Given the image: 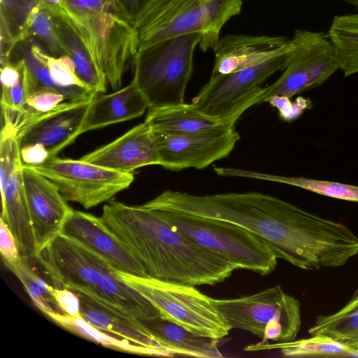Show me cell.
<instances>
[{"instance_id": "6da1fadb", "label": "cell", "mask_w": 358, "mask_h": 358, "mask_svg": "<svg viewBox=\"0 0 358 358\" xmlns=\"http://www.w3.org/2000/svg\"><path fill=\"white\" fill-rule=\"evenodd\" d=\"M143 205L237 224L265 243L278 258L304 270L329 267L343 240L341 223L259 192L195 195L166 190Z\"/></svg>"}, {"instance_id": "7a4b0ae2", "label": "cell", "mask_w": 358, "mask_h": 358, "mask_svg": "<svg viewBox=\"0 0 358 358\" xmlns=\"http://www.w3.org/2000/svg\"><path fill=\"white\" fill-rule=\"evenodd\" d=\"M100 217L149 278L192 286L214 285L237 269L143 204L130 206L111 199L103 206Z\"/></svg>"}, {"instance_id": "3957f363", "label": "cell", "mask_w": 358, "mask_h": 358, "mask_svg": "<svg viewBox=\"0 0 358 358\" xmlns=\"http://www.w3.org/2000/svg\"><path fill=\"white\" fill-rule=\"evenodd\" d=\"M37 260L56 287L87 294L134 318L161 317L146 298L123 281L116 268L71 238L59 234Z\"/></svg>"}, {"instance_id": "277c9868", "label": "cell", "mask_w": 358, "mask_h": 358, "mask_svg": "<svg viewBox=\"0 0 358 358\" xmlns=\"http://www.w3.org/2000/svg\"><path fill=\"white\" fill-rule=\"evenodd\" d=\"M58 5L108 84L113 90H118L138 51L134 26L114 0H61Z\"/></svg>"}, {"instance_id": "5b68a950", "label": "cell", "mask_w": 358, "mask_h": 358, "mask_svg": "<svg viewBox=\"0 0 358 358\" xmlns=\"http://www.w3.org/2000/svg\"><path fill=\"white\" fill-rule=\"evenodd\" d=\"M201 38L199 33L185 34L138 51L133 62V78L148 103V110L184 103L194 51Z\"/></svg>"}, {"instance_id": "8992f818", "label": "cell", "mask_w": 358, "mask_h": 358, "mask_svg": "<svg viewBox=\"0 0 358 358\" xmlns=\"http://www.w3.org/2000/svg\"><path fill=\"white\" fill-rule=\"evenodd\" d=\"M155 210L173 227L237 269L265 275L277 266L274 252L257 236L237 224L182 213Z\"/></svg>"}, {"instance_id": "52a82bcc", "label": "cell", "mask_w": 358, "mask_h": 358, "mask_svg": "<svg viewBox=\"0 0 358 358\" xmlns=\"http://www.w3.org/2000/svg\"><path fill=\"white\" fill-rule=\"evenodd\" d=\"M124 282L146 298L161 317L189 332L220 339L231 329L215 303V299L194 286L139 277L119 271Z\"/></svg>"}, {"instance_id": "ba28073f", "label": "cell", "mask_w": 358, "mask_h": 358, "mask_svg": "<svg viewBox=\"0 0 358 358\" xmlns=\"http://www.w3.org/2000/svg\"><path fill=\"white\" fill-rule=\"evenodd\" d=\"M215 303L231 329L249 331L262 343L294 341L301 328L299 300L278 285L238 298L215 299Z\"/></svg>"}, {"instance_id": "9c48e42d", "label": "cell", "mask_w": 358, "mask_h": 358, "mask_svg": "<svg viewBox=\"0 0 358 358\" xmlns=\"http://www.w3.org/2000/svg\"><path fill=\"white\" fill-rule=\"evenodd\" d=\"M291 41L292 48L287 54L283 73L275 83L262 88L252 106L275 96L291 99L320 86L339 69L328 34L296 29Z\"/></svg>"}, {"instance_id": "30bf717a", "label": "cell", "mask_w": 358, "mask_h": 358, "mask_svg": "<svg viewBox=\"0 0 358 358\" xmlns=\"http://www.w3.org/2000/svg\"><path fill=\"white\" fill-rule=\"evenodd\" d=\"M52 181L64 199L89 209L108 201L127 189L134 173H122L79 159L49 156L36 164H24Z\"/></svg>"}, {"instance_id": "8fae6325", "label": "cell", "mask_w": 358, "mask_h": 358, "mask_svg": "<svg viewBox=\"0 0 358 358\" xmlns=\"http://www.w3.org/2000/svg\"><path fill=\"white\" fill-rule=\"evenodd\" d=\"M287 53L231 73L211 74L209 81L191 103L222 124H234L241 114L252 106L264 83L275 72L285 69Z\"/></svg>"}, {"instance_id": "7c38bea8", "label": "cell", "mask_w": 358, "mask_h": 358, "mask_svg": "<svg viewBox=\"0 0 358 358\" xmlns=\"http://www.w3.org/2000/svg\"><path fill=\"white\" fill-rule=\"evenodd\" d=\"M1 217L17 243L20 255L37 259L23 180V162L17 130L3 124L0 135Z\"/></svg>"}, {"instance_id": "4fadbf2b", "label": "cell", "mask_w": 358, "mask_h": 358, "mask_svg": "<svg viewBox=\"0 0 358 358\" xmlns=\"http://www.w3.org/2000/svg\"><path fill=\"white\" fill-rule=\"evenodd\" d=\"M154 134L159 165L171 171L206 168L227 157L240 138L234 124H224L194 133Z\"/></svg>"}, {"instance_id": "5bb4252c", "label": "cell", "mask_w": 358, "mask_h": 358, "mask_svg": "<svg viewBox=\"0 0 358 358\" xmlns=\"http://www.w3.org/2000/svg\"><path fill=\"white\" fill-rule=\"evenodd\" d=\"M138 50L179 36L199 33L203 38L208 29L206 0H151L134 24Z\"/></svg>"}, {"instance_id": "9a60e30c", "label": "cell", "mask_w": 358, "mask_h": 358, "mask_svg": "<svg viewBox=\"0 0 358 358\" xmlns=\"http://www.w3.org/2000/svg\"><path fill=\"white\" fill-rule=\"evenodd\" d=\"M23 180L38 257L60 234L64 221L73 208L52 181L24 165Z\"/></svg>"}, {"instance_id": "2e32d148", "label": "cell", "mask_w": 358, "mask_h": 358, "mask_svg": "<svg viewBox=\"0 0 358 358\" xmlns=\"http://www.w3.org/2000/svg\"><path fill=\"white\" fill-rule=\"evenodd\" d=\"M60 234L90 249L120 272L148 277L140 262L101 217L72 209L64 221Z\"/></svg>"}, {"instance_id": "e0dca14e", "label": "cell", "mask_w": 358, "mask_h": 358, "mask_svg": "<svg viewBox=\"0 0 358 358\" xmlns=\"http://www.w3.org/2000/svg\"><path fill=\"white\" fill-rule=\"evenodd\" d=\"M80 159L122 173H133L143 166L159 165L154 131L145 121Z\"/></svg>"}, {"instance_id": "ac0fdd59", "label": "cell", "mask_w": 358, "mask_h": 358, "mask_svg": "<svg viewBox=\"0 0 358 358\" xmlns=\"http://www.w3.org/2000/svg\"><path fill=\"white\" fill-rule=\"evenodd\" d=\"M92 99L64 102L38 117L18 134L20 148L39 145L48 150L49 156L57 155L78 137Z\"/></svg>"}, {"instance_id": "d6986e66", "label": "cell", "mask_w": 358, "mask_h": 358, "mask_svg": "<svg viewBox=\"0 0 358 358\" xmlns=\"http://www.w3.org/2000/svg\"><path fill=\"white\" fill-rule=\"evenodd\" d=\"M291 39L284 36L227 35L215 50L212 74H229L249 69L289 52Z\"/></svg>"}, {"instance_id": "ffe728a7", "label": "cell", "mask_w": 358, "mask_h": 358, "mask_svg": "<svg viewBox=\"0 0 358 358\" xmlns=\"http://www.w3.org/2000/svg\"><path fill=\"white\" fill-rule=\"evenodd\" d=\"M80 301V316L92 326L152 350L156 357L175 356L140 324L137 318L125 314L99 300L77 293Z\"/></svg>"}, {"instance_id": "44dd1931", "label": "cell", "mask_w": 358, "mask_h": 358, "mask_svg": "<svg viewBox=\"0 0 358 358\" xmlns=\"http://www.w3.org/2000/svg\"><path fill=\"white\" fill-rule=\"evenodd\" d=\"M148 103L134 78L124 87L110 94H97L90 101L80 134L141 116Z\"/></svg>"}, {"instance_id": "7402d4cb", "label": "cell", "mask_w": 358, "mask_h": 358, "mask_svg": "<svg viewBox=\"0 0 358 358\" xmlns=\"http://www.w3.org/2000/svg\"><path fill=\"white\" fill-rule=\"evenodd\" d=\"M144 329L174 355L201 358H220L217 340L196 336L162 317L138 319Z\"/></svg>"}, {"instance_id": "603a6c76", "label": "cell", "mask_w": 358, "mask_h": 358, "mask_svg": "<svg viewBox=\"0 0 358 358\" xmlns=\"http://www.w3.org/2000/svg\"><path fill=\"white\" fill-rule=\"evenodd\" d=\"M56 32L66 55L73 62L77 77L96 94L106 91L107 80L83 41L62 15L58 4L50 3Z\"/></svg>"}, {"instance_id": "cb8c5ba5", "label": "cell", "mask_w": 358, "mask_h": 358, "mask_svg": "<svg viewBox=\"0 0 358 358\" xmlns=\"http://www.w3.org/2000/svg\"><path fill=\"white\" fill-rule=\"evenodd\" d=\"M43 0H0V63L10 62L15 45L31 36L34 15Z\"/></svg>"}, {"instance_id": "d4e9b609", "label": "cell", "mask_w": 358, "mask_h": 358, "mask_svg": "<svg viewBox=\"0 0 358 358\" xmlns=\"http://www.w3.org/2000/svg\"><path fill=\"white\" fill-rule=\"evenodd\" d=\"M145 121L154 131L176 134L197 132L222 124L200 112L192 103H185L148 110Z\"/></svg>"}, {"instance_id": "484cf974", "label": "cell", "mask_w": 358, "mask_h": 358, "mask_svg": "<svg viewBox=\"0 0 358 358\" xmlns=\"http://www.w3.org/2000/svg\"><path fill=\"white\" fill-rule=\"evenodd\" d=\"M222 176L244 177L295 186L323 196L358 203V186L338 182L322 180L303 177H289L271 175L257 171L222 167Z\"/></svg>"}, {"instance_id": "4316f807", "label": "cell", "mask_w": 358, "mask_h": 358, "mask_svg": "<svg viewBox=\"0 0 358 358\" xmlns=\"http://www.w3.org/2000/svg\"><path fill=\"white\" fill-rule=\"evenodd\" d=\"M268 350H279L282 355L289 357L358 356L357 350L320 334L289 342L259 343L248 345L244 349L248 352Z\"/></svg>"}, {"instance_id": "83f0119b", "label": "cell", "mask_w": 358, "mask_h": 358, "mask_svg": "<svg viewBox=\"0 0 358 358\" xmlns=\"http://www.w3.org/2000/svg\"><path fill=\"white\" fill-rule=\"evenodd\" d=\"M328 36L344 76L358 73V13L336 15Z\"/></svg>"}, {"instance_id": "f1b7e54d", "label": "cell", "mask_w": 358, "mask_h": 358, "mask_svg": "<svg viewBox=\"0 0 358 358\" xmlns=\"http://www.w3.org/2000/svg\"><path fill=\"white\" fill-rule=\"evenodd\" d=\"M308 333L328 336L358 352V298L335 313L318 316Z\"/></svg>"}, {"instance_id": "f546056e", "label": "cell", "mask_w": 358, "mask_h": 358, "mask_svg": "<svg viewBox=\"0 0 358 358\" xmlns=\"http://www.w3.org/2000/svg\"><path fill=\"white\" fill-rule=\"evenodd\" d=\"M48 317L64 329L106 348L126 352L156 356L148 348L92 326L81 316L72 317L63 313H55L49 315Z\"/></svg>"}, {"instance_id": "4dcf8cb0", "label": "cell", "mask_w": 358, "mask_h": 358, "mask_svg": "<svg viewBox=\"0 0 358 358\" xmlns=\"http://www.w3.org/2000/svg\"><path fill=\"white\" fill-rule=\"evenodd\" d=\"M28 259L21 256L13 261L3 262L18 278L34 305L47 317L62 313L51 292L52 286L47 284L28 264Z\"/></svg>"}, {"instance_id": "1f68e13d", "label": "cell", "mask_w": 358, "mask_h": 358, "mask_svg": "<svg viewBox=\"0 0 358 358\" xmlns=\"http://www.w3.org/2000/svg\"><path fill=\"white\" fill-rule=\"evenodd\" d=\"M31 36L38 38L53 56L66 55L56 32L50 3L45 1L34 15Z\"/></svg>"}, {"instance_id": "d6a6232c", "label": "cell", "mask_w": 358, "mask_h": 358, "mask_svg": "<svg viewBox=\"0 0 358 358\" xmlns=\"http://www.w3.org/2000/svg\"><path fill=\"white\" fill-rule=\"evenodd\" d=\"M51 292L63 313L72 317L80 316V301L77 293L56 287H52Z\"/></svg>"}, {"instance_id": "836d02e7", "label": "cell", "mask_w": 358, "mask_h": 358, "mask_svg": "<svg viewBox=\"0 0 358 358\" xmlns=\"http://www.w3.org/2000/svg\"><path fill=\"white\" fill-rule=\"evenodd\" d=\"M267 102L277 108L280 115L285 120L291 121L299 116L308 107L307 99L299 97L295 102L285 96H273Z\"/></svg>"}, {"instance_id": "e575fe53", "label": "cell", "mask_w": 358, "mask_h": 358, "mask_svg": "<svg viewBox=\"0 0 358 358\" xmlns=\"http://www.w3.org/2000/svg\"><path fill=\"white\" fill-rule=\"evenodd\" d=\"M0 252L3 262L13 261L20 257L13 234L1 219H0Z\"/></svg>"}, {"instance_id": "d590c367", "label": "cell", "mask_w": 358, "mask_h": 358, "mask_svg": "<svg viewBox=\"0 0 358 358\" xmlns=\"http://www.w3.org/2000/svg\"><path fill=\"white\" fill-rule=\"evenodd\" d=\"M124 17L134 25L151 0H114Z\"/></svg>"}, {"instance_id": "8d00e7d4", "label": "cell", "mask_w": 358, "mask_h": 358, "mask_svg": "<svg viewBox=\"0 0 358 358\" xmlns=\"http://www.w3.org/2000/svg\"><path fill=\"white\" fill-rule=\"evenodd\" d=\"M21 157L24 164H36L49 157V152L43 146L36 145L20 148Z\"/></svg>"}, {"instance_id": "74e56055", "label": "cell", "mask_w": 358, "mask_h": 358, "mask_svg": "<svg viewBox=\"0 0 358 358\" xmlns=\"http://www.w3.org/2000/svg\"><path fill=\"white\" fill-rule=\"evenodd\" d=\"M343 1L355 6L358 9V0H343Z\"/></svg>"}, {"instance_id": "f35d334b", "label": "cell", "mask_w": 358, "mask_h": 358, "mask_svg": "<svg viewBox=\"0 0 358 358\" xmlns=\"http://www.w3.org/2000/svg\"><path fill=\"white\" fill-rule=\"evenodd\" d=\"M48 3L58 4L61 0H43Z\"/></svg>"}, {"instance_id": "ab89813d", "label": "cell", "mask_w": 358, "mask_h": 358, "mask_svg": "<svg viewBox=\"0 0 358 358\" xmlns=\"http://www.w3.org/2000/svg\"><path fill=\"white\" fill-rule=\"evenodd\" d=\"M357 298H358V287H357V289H356V291H355V294H354L353 296L352 297L351 300L355 299H357Z\"/></svg>"}]
</instances>
